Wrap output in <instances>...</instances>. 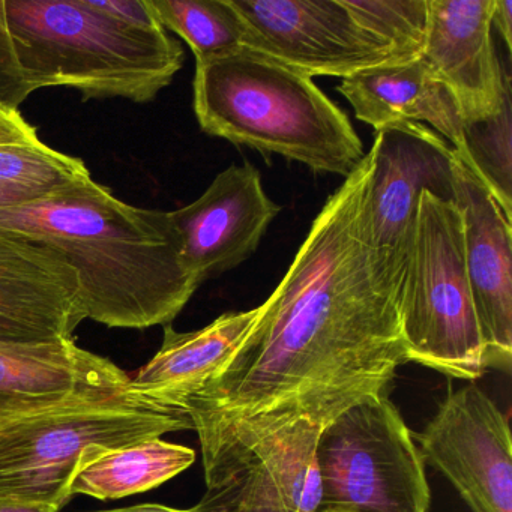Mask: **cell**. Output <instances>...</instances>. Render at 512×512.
<instances>
[{"label": "cell", "instance_id": "obj_1", "mask_svg": "<svg viewBox=\"0 0 512 512\" xmlns=\"http://www.w3.org/2000/svg\"><path fill=\"white\" fill-rule=\"evenodd\" d=\"M373 155L329 196L235 355L184 404L205 476L298 419L326 427L406 364L400 298L374 266L365 229Z\"/></svg>", "mask_w": 512, "mask_h": 512}, {"label": "cell", "instance_id": "obj_2", "mask_svg": "<svg viewBox=\"0 0 512 512\" xmlns=\"http://www.w3.org/2000/svg\"><path fill=\"white\" fill-rule=\"evenodd\" d=\"M0 229L61 254L79 275L86 317L107 328L172 325L202 284L170 212L128 205L92 178L0 205Z\"/></svg>", "mask_w": 512, "mask_h": 512}, {"label": "cell", "instance_id": "obj_3", "mask_svg": "<svg viewBox=\"0 0 512 512\" xmlns=\"http://www.w3.org/2000/svg\"><path fill=\"white\" fill-rule=\"evenodd\" d=\"M193 107L206 134L347 178L364 146L311 77L253 50L196 62Z\"/></svg>", "mask_w": 512, "mask_h": 512}, {"label": "cell", "instance_id": "obj_4", "mask_svg": "<svg viewBox=\"0 0 512 512\" xmlns=\"http://www.w3.org/2000/svg\"><path fill=\"white\" fill-rule=\"evenodd\" d=\"M5 13L35 92L68 88L82 101L151 103L184 65L182 44L166 29L134 28L98 0H5Z\"/></svg>", "mask_w": 512, "mask_h": 512}, {"label": "cell", "instance_id": "obj_5", "mask_svg": "<svg viewBox=\"0 0 512 512\" xmlns=\"http://www.w3.org/2000/svg\"><path fill=\"white\" fill-rule=\"evenodd\" d=\"M193 430L184 409L161 406L130 388L0 419V499L62 509L82 467L110 449Z\"/></svg>", "mask_w": 512, "mask_h": 512}, {"label": "cell", "instance_id": "obj_6", "mask_svg": "<svg viewBox=\"0 0 512 512\" xmlns=\"http://www.w3.org/2000/svg\"><path fill=\"white\" fill-rule=\"evenodd\" d=\"M400 319L407 362L466 382L487 371L455 202L421 196L401 283Z\"/></svg>", "mask_w": 512, "mask_h": 512}, {"label": "cell", "instance_id": "obj_7", "mask_svg": "<svg viewBox=\"0 0 512 512\" xmlns=\"http://www.w3.org/2000/svg\"><path fill=\"white\" fill-rule=\"evenodd\" d=\"M323 511L428 512L425 461L389 395H371L320 431Z\"/></svg>", "mask_w": 512, "mask_h": 512}, {"label": "cell", "instance_id": "obj_8", "mask_svg": "<svg viewBox=\"0 0 512 512\" xmlns=\"http://www.w3.org/2000/svg\"><path fill=\"white\" fill-rule=\"evenodd\" d=\"M365 229L377 274L400 298L410 239L424 193L454 202L455 151L424 124L386 125L374 134Z\"/></svg>", "mask_w": 512, "mask_h": 512}, {"label": "cell", "instance_id": "obj_9", "mask_svg": "<svg viewBox=\"0 0 512 512\" xmlns=\"http://www.w3.org/2000/svg\"><path fill=\"white\" fill-rule=\"evenodd\" d=\"M244 26L245 49L311 77H346L406 64L368 31L347 0H230Z\"/></svg>", "mask_w": 512, "mask_h": 512}, {"label": "cell", "instance_id": "obj_10", "mask_svg": "<svg viewBox=\"0 0 512 512\" xmlns=\"http://www.w3.org/2000/svg\"><path fill=\"white\" fill-rule=\"evenodd\" d=\"M416 440L425 464L454 485L472 512H512L509 418L478 383L449 386Z\"/></svg>", "mask_w": 512, "mask_h": 512}, {"label": "cell", "instance_id": "obj_11", "mask_svg": "<svg viewBox=\"0 0 512 512\" xmlns=\"http://www.w3.org/2000/svg\"><path fill=\"white\" fill-rule=\"evenodd\" d=\"M323 428L298 419L205 476L191 512H320L316 445Z\"/></svg>", "mask_w": 512, "mask_h": 512}, {"label": "cell", "instance_id": "obj_12", "mask_svg": "<svg viewBox=\"0 0 512 512\" xmlns=\"http://www.w3.org/2000/svg\"><path fill=\"white\" fill-rule=\"evenodd\" d=\"M454 202L463 218L464 260L485 349V367L511 371V220L455 152Z\"/></svg>", "mask_w": 512, "mask_h": 512}, {"label": "cell", "instance_id": "obj_13", "mask_svg": "<svg viewBox=\"0 0 512 512\" xmlns=\"http://www.w3.org/2000/svg\"><path fill=\"white\" fill-rule=\"evenodd\" d=\"M424 52L454 98L464 127L488 121L511 101V79L493 41L494 0H427Z\"/></svg>", "mask_w": 512, "mask_h": 512}, {"label": "cell", "instance_id": "obj_14", "mask_svg": "<svg viewBox=\"0 0 512 512\" xmlns=\"http://www.w3.org/2000/svg\"><path fill=\"white\" fill-rule=\"evenodd\" d=\"M86 319L76 269L52 248L0 229V341L73 338Z\"/></svg>", "mask_w": 512, "mask_h": 512}, {"label": "cell", "instance_id": "obj_15", "mask_svg": "<svg viewBox=\"0 0 512 512\" xmlns=\"http://www.w3.org/2000/svg\"><path fill=\"white\" fill-rule=\"evenodd\" d=\"M280 212L263 190L259 170L245 163L221 172L199 199L170 214L185 260L203 283L250 259Z\"/></svg>", "mask_w": 512, "mask_h": 512}, {"label": "cell", "instance_id": "obj_16", "mask_svg": "<svg viewBox=\"0 0 512 512\" xmlns=\"http://www.w3.org/2000/svg\"><path fill=\"white\" fill-rule=\"evenodd\" d=\"M130 382L122 368L77 346L74 338L0 341V419L116 394L130 388Z\"/></svg>", "mask_w": 512, "mask_h": 512}, {"label": "cell", "instance_id": "obj_17", "mask_svg": "<svg viewBox=\"0 0 512 512\" xmlns=\"http://www.w3.org/2000/svg\"><path fill=\"white\" fill-rule=\"evenodd\" d=\"M338 92L352 104L356 118L374 131L401 122H425L463 155L464 124L457 104L424 59L353 74L341 79Z\"/></svg>", "mask_w": 512, "mask_h": 512}, {"label": "cell", "instance_id": "obj_18", "mask_svg": "<svg viewBox=\"0 0 512 512\" xmlns=\"http://www.w3.org/2000/svg\"><path fill=\"white\" fill-rule=\"evenodd\" d=\"M260 314L262 305L226 313L205 328L190 332L163 326L160 350L131 377V389L161 406L184 409L188 398L202 391L232 359Z\"/></svg>", "mask_w": 512, "mask_h": 512}, {"label": "cell", "instance_id": "obj_19", "mask_svg": "<svg viewBox=\"0 0 512 512\" xmlns=\"http://www.w3.org/2000/svg\"><path fill=\"white\" fill-rule=\"evenodd\" d=\"M92 178L85 161L43 142L19 109L0 104V194L31 202Z\"/></svg>", "mask_w": 512, "mask_h": 512}, {"label": "cell", "instance_id": "obj_20", "mask_svg": "<svg viewBox=\"0 0 512 512\" xmlns=\"http://www.w3.org/2000/svg\"><path fill=\"white\" fill-rule=\"evenodd\" d=\"M196 451L161 437L103 452L79 470L71 496L118 500L166 484L193 466Z\"/></svg>", "mask_w": 512, "mask_h": 512}, {"label": "cell", "instance_id": "obj_21", "mask_svg": "<svg viewBox=\"0 0 512 512\" xmlns=\"http://www.w3.org/2000/svg\"><path fill=\"white\" fill-rule=\"evenodd\" d=\"M167 32L185 41L196 62L241 49L244 26L230 0H149Z\"/></svg>", "mask_w": 512, "mask_h": 512}, {"label": "cell", "instance_id": "obj_22", "mask_svg": "<svg viewBox=\"0 0 512 512\" xmlns=\"http://www.w3.org/2000/svg\"><path fill=\"white\" fill-rule=\"evenodd\" d=\"M458 157L479 176L511 220V101L494 118L464 127V152Z\"/></svg>", "mask_w": 512, "mask_h": 512}, {"label": "cell", "instance_id": "obj_23", "mask_svg": "<svg viewBox=\"0 0 512 512\" xmlns=\"http://www.w3.org/2000/svg\"><path fill=\"white\" fill-rule=\"evenodd\" d=\"M359 22L391 44L406 61L421 58L428 26L427 0H347Z\"/></svg>", "mask_w": 512, "mask_h": 512}, {"label": "cell", "instance_id": "obj_24", "mask_svg": "<svg viewBox=\"0 0 512 512\" xmlns=\"http://www.w3.org/2000/svg\"><path fill=\"white\" fill-rule=\"evenodd\" d=\"M34 92L14 49L5 0H0V104L19 109Z\"/></svg>", "mask_w": 512, "mask_h": 512}, {"label": "cell", "instance_id": "obj_25", "mask_svg": "<svg viewBox=\"0 0 512 512\" xmlns=\"http://www.w3.org/2000/svg\"><path fill=\"white\" fill-rule=\"evenodd\" d=\"M491 25L497 29L506 49L512 50V0H494Z\"/></svg>", "mask_w": 512, "mask_h": 512}, {"label": "cell", "instance_id": "obj_26", "mask_svg": "<svg viewBox=\"0 0 512 512\" xmlns=\"http://www.w3.org/2000/svg\"><path fill=\"white\" fill-rule=\"evenodd\" d=\"M61 509L47 503L0 499V512H59Z\"/></svg>", "mask_w": 512, "mask_h": 512}, {"label": "cell", "instance_id": "obj_27", "mask_svg": "<svg viewBox=\"0 0 512 512\" xmlns=\"http://www.w3.org/2000/svg\"><path fill=\"white\" fill-rule=\"evenodd\" d=\"M92 512H191L190 509L170 508L158 503H143V505L128 506V508L106 509V511Z\"/></svg>", "mask_w": 512, "mask_h": 512}, {"label": "cell", "instance_id": "obj_28", "mask_svg": "<svg viewBox=\"0 0 512 512\" xmlns=\"http://www.w3.org/2000/svg\"><path fill=\"white\" fill-rule=\"evenodd\" d=\"M0 205H11V202L7 199V197L0 194Z\"/></svg>", "mask_w": 512, "mask_h": 512}, {"label": "cell", "instance_id": "obj_29", "mask_svg": "<svg viewBox=\"0 0 512 512\" xmlns=\"http://www.w3.org/2000/svg\"><path fill=\"white\" fill-rule=\"evenodd\" d=\"M323 512H343V511H323Z\"/></svg>", "mask_w": 512, "mask_h": 512}]
</instances>
